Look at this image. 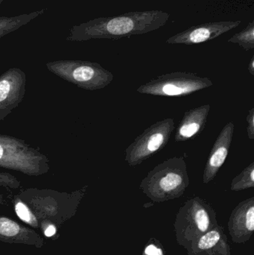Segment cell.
<instances>
[{"label":"cell","mask_w":254,"mask_h":255,"mask_svg":"<svg viewBox=\"0 0 254 255\" xmlns=\"http://www.w3.org/2000/svg\"><path fill=\"white\" fill-rule=\"evenodd\" d=\"M170 14L163 10L127 12L123 14L101 17L80 27L75 40L111 39L142 35L159 29L168 22Z\"/></svg>","instance_id":"cell-1"},{"label":"cell","mask_w":254,"mask_h":255,"mask_svg":"<svg viewBox=\"0 0 254 255\" xmlns=\"http://www.w3.org/2000/svg\"><path fill=\"white\" fill-rule=\"evenodd\" d=\"M189 184L187 164L180 156L170 157L149 171L140 189L152 202L161 203L181 197Z\"/></svg>","instance_id":"cell-2"},{"label":"cell","mask_w":254,"mask_h":255,"mask_svg":"<svg viewBox=\"0 0 254 255\" xmlns=\"http://www.w3.org/2000/svg\"><path fill=\"white\" fill-rule=\"evenodd\" d=\"M219 226L217 214L207 201L195 196L186 201L176 214V241L185 250L192 241Z\"/></svg>","instance_id":"cell-3"},{"label":"cell","mask_w":254,"mask_h":255,"mask_svg":"<svg viewBox=\"0 0 254 255\" xmlns=\"http://www.w3.org/2000/svg\"><path fill=\"white\" fill-rule=\"evenodd\" d=\"M0 167L37 177L49 172L50 161L47 156L22 139L0 134Z\"/></svg>","instance_id":"cell-4"},{"label":"cell","mask_w":254,"mask_h":255,"mask_svg":"<svg viewBox=\"0 0 254 255\" xmlns=\"http://www.w3.org/2000/svg\"><path fill=\"white\" fill-rule=\"evenodd\" d=\"M51 73L78 88L97 91L108 86L113 82V73L99 64L90 61H58L46 64Z\"/></svg>","instance_id":"cell-5"},{"label":"cell","mask_w":254,"mask_h":255,"mask_svg":"<svg viewBox=\"0 0 254 255\" xmlns=\"http://www.w3.org/2000/svg\"><path fill=\"white\" fill-rule=\"evenodd\" d=\"M211 79L188 72H174L163 74L140 85L139 94L155 97H185L210 88Z\"/></svg>","instance_id":"cell-6"},{"label":"cell","mask_w":254,"mask_h":255,"mask_svg":"<svg viewBox=\"0 0 254 255\" xmlns=\"http://www.w3.org/2000/svg\"><path fill=\"white\" fill-rule=\"evenodd\" d=\"M175 129L172 118L158 121L140 133L125 149V160L129 166L141 164L162 150Z\"/></svg>","instance_id":"cell-7"},{"label":"cell","mask_w":254,"mask_h":255,"mask_svg":"<svg viewBox=\"0 0 254 255\" xmlns=\"http://www.w3.org/2000/svg\"><path fill=\"white\" fill-rule=\"evenodd\" d=\"M26 91V75L19 68H10L0 76V122L20 105Z\"/></svg>","instance_id":"cell-8"},{"label":"cell","mask_w":254,"mask_h":255,"mask_svg":"<svg viewBox=\"0 0 254 255\" xmlns=\"http://www.w3.org/2000/svg\"><path fill=\"white\" fill-rule=\"evenodd\" d=\"M241 21H219L194 25L167 39V44L193 45L217 38L228 31L237 28Z\"/></svg>","instance_id":"cell-9"},{"label":"cell","mask_w":254,"mask_h":255,"mask_svg":"<svg viewBox=\"0 0 254 255\" xmlns=\"http://www.w3.org/2000/svg\"><path fill=\"white\" fill-rule=\"evenodd\" d=\"M228 226L235 244H244L251 239L254 232V196L237 205L231 212Z\"/></svg>","instance_id":"cell-10"},{"label":"cell","mask_w":254,"mask_h":255,"mask_svg":"<svg viewBox=\"0 0 254 255\" xmlns=\"http://www.w3.org/2000/svg\"><path fill=\"white\" fill-rule=\"evenodd\" d=\"M234 130L235 125L230 121L223 127L216 138L204 168L203 174L204 184H209L214 180L222 165L225 163L232 143Z\"/></svg>","instance_id":"cell-11"},{"label":"cell","mask_w":254,"mask_h":255,"mask_svg":"<svg viewBox=\"0 0 254 255\" xmlns=\"http://www.w3.org/2000/svg\"><path fill=\"white\" fill-rule=\"evenodd\" d=\"M186 250L188 255H231L228 237L219 225L192 241Z\"/></svg>","instance_id":"cell-12"},{"label":"cell","mask_w":254,"mask_h":255,"mask_svg":"<svg viewBox=\"0 0 254 255\" xmlns=\"http://www.w3.org/2000/svg\"><path fill=\"white\" fill-rule=\"evenodd\" d=\"M211 106L203 105L186 111L174 134L175 142H183L195 137L205 128Z\"/></svg>","instance_id":"cell-13"},{"label":"cell","mask_w":254,"mask_h":255,"mask_svg":"<svg viewBox=\"0 0 254 255\" xmlns=\"http://www.w3.org/2000/svg\"><path fill=\"white\" fill-rule=\"evenodd\" d=\"M0 238L11 240L13 242L30 244L31 239L36 242V239L40 238L32 231L22 227L16 222L6 217H0Z\"/></svg>","instance_id":"cell-14"},{"label":"cell","mask_w":254,"mask_h":255,"mask_svg":"<svg viewBox=\"0 0 254 255\" xmlns=\"http://www.w3.org/2000/svg\"><path fill=\"white\" fill-rule=\"evenodd\" d=\"M254 187V162L245 168L239 175L233 178L231 184L232 191L239 192Z\"/></svg>","instance_id":"cell-15"},{"label":"cell","mask_w":254,"mask_h":255,"mask_svg":"<svg viewBox=\"0 0 254 255\" xmlns=\"http://www.w3.org/2000/svg\"><path fill=\"white\" fill-rule=\"evenodd\" d=\"M229 43L238 44L244 50L254 49V21H252L243 31L234 34L228 40Z\"/></svg>","instance_id":"cell-16"},{"label":"cell","mask_w":254,"mask_h":255,"mask_svg":"<svg viewBox=\"0 0 254 255\" xmlns=\"http://www.w3.org/2000/svg\"><path fill=\"white\" fill-rule=\"evenodd\" d=\"M14 208L16 215L21 220L33 227H37V221L35 216L31 212L26 204L24 203L17 196H15L14 198Z\"/></svg>","instance_id":"cell-17"},{"label":"cell","mask_w":254,"mask_h":255,"mask_svg":"<svg viewBox=\"0 0 254 255\" xmlns=\"http://www.w3.org/2000/svg\"><path fill=\"white\" fill-rule=\"evenodd\" d=\"M20 181L14 176L8 172H1L0 171V187H6V188L18 189L20 187ZM0 204L4 205V199L0 193Z\"/></svg>","instance_id":"cell-18"},{"label":"cell","mask_w":254,"mask_h":255,"mask_svg":"<svg viewBox=\"0 0 254 255\" xmlns=\"http://www.w3.org/2000/svg\"><path fill=\"white\" fill-rule=\"evenodd\" d=\"M142 255H166V253L161 243L152 238L146 244Z\"/></svg>","instance_id":"cell-19"},{"label":"cell","mask_w":254,"mask_h":255,"mask_svg":"<svg viewBox=\"0 0 254 255\" xmlns=\"http://www.w3.org/2000/svg\"><path fill=\"white\" fill-rule=\"evenodd\" d=\"M246 121L248 124V136H249V139L252 140V139H254V108H252L249 111L247 118H246Z\"/></svg>","instance_id":"cell-20"},{"label":"cell","mask_w":254,"mask_h":255,"mask_svg":"<svg viewBox=\"0 0 254 255\" xmlns=\"http://www.w3.org/2000/svg\"><path fill=\"white\" fill-rule=\"evenodd\" d=\"M55 233H56V228H55V226H53V225L48 226L45 229L44 235L45 236L47 237V238H51V237L55 235Z\"/></svg>","instance_id":"cell-21"},{"label":"cell","mask_w":254,"mask_h":255,"mask_svg":"<svg viewBox=\"0 0 254 255\" xmlns=\"http://www.w3.org/2000/svg\"><path fill=\"white\" fill-rule=\"evenodd\" d=\"M249 72L252 76H254V56L252 57L249 64Z\"/></svg>","instance_id":"cell-22"}]
</instances>
